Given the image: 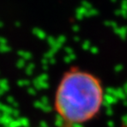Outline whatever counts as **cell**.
<instances>
[{"instance_id":"1","label":"cell","mask_w":127,"mask_h":127,"mask_svg":"<svg viewBox=\"0 0 127 127\" xmlns=\"http://www.w3.org/2000/svg\"><path fill=\"white\" fill-rule=\"evenodd\" d=\"M104 99L101 80L89 71L73 67L61 77L54 96V108L64 124L82 125L99 113Z\"/></svg>"}]
</instances>
